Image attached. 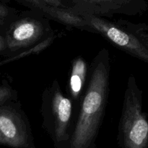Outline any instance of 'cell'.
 <instances>
[{"instance_id": "obj_14", "label": "cell", "mask_w": 148, "mask_h": 148, "mask_svg": "<svg viewBox=\"0 0 148 148\" xmlns=\"http://www.w3.org/2000/svg\"><path fill=\"white\" fill-rule=\"evenodd\" d=\"M6 50V44L4 38L0 35V51Z\"/></svg>"}, {"instance_id": "obj_16", "label": "cell", "mask_w": 148, "mask_h": 148, "mask_svg": "<svg viewBox=\"0 0 148 148\" xmlns=\"http://www.w3.org/2000/svg\"><path fill=\"white\" fill-rule=\"evenodd\" d=\"M4 1H10V0H4Z\"/></svg>"}, {"instance_id": "obj_6", "label": "cell", "mask_w": 148, "mask_h": 148, "mask_svg": "<svg viewBox=\"0 0 148 148\" xmlns=\"http://www.w3.org/2000/svg\"><path fill=\"white\" fill-rule=\"evenodd\" d=\"M68 7L76 12L99 17H113L116 14L141 15L147 10L145 0H64Z\"/></svg>"}, {"instance_id": "obj_1", "label": "cell", "mask_w": 148, "mask_h": 148, "mask_svg": "<svg viewBox=\"0 0 148 148\" xmlns=\"http://www.w3.org/2000/svg\"><path fill=\"white\" fill-rule=\"evenodd\" d=\"M109 77V52L103 49L92 62L89 84L66 148H96L97 137L108 100Z\"/></svg>"}, {"instance_id": "obj_10", "label": "cell", "mask_w": 148, "mask_h": 148, "mask_svg": "<svg viewBox=\"0 0 148 148\" xmlns=\"http://www.w3.org/2000/svg\"><path fill=\"white\" fill-rule=\"evenodd\" d=\"M115 22L119 25L135 36L148 50V24L145 23H134L122 19Z\"/></svg>"}, {"instance_id": "obj_8", "label": "cell", "mask_w": 148, "mask_h": 148, "mask_svg": "<svg viewBox=\"0 0 148 148\" xmlns=\"http://www.w3.org/2000/svg\"><path fill=\"white\" fill-rule=\"evenodd\" d=\"M38 12L48 19H51L66 25L88 31V26L83 18L69 7L63 8L53 6H45Z\"/></svg>"}, {"instance_id": "obj_5", "label": "cell", "mask_w": 148, "mask_h": 148, "mask_svg": "<svg viewBox=\"0 0 148 148\" xmlns=\"http://www.w3.org/2000/svg\"><path fill=\"white\" fill-rule=\"evenodd\" d=\"M77 13L85 20L88 32L102 35L123 51L148 64V50L135 36L119 25L116 22L91 14Z\"/></svg>"}, {"instance_id": "obj_4", "label": "cell", "mask_w": 148, "mask_h": 148, "mask_svg": "<svg viewBox=\"0 0 148 148\" xmlns=\"http://www.w3.org/2000/svg\"><path fill=\"white\" fill-rule=\"evenodd\" d=\"M49 19L36 11L29 10L17 14L6 32V49L17 51L29 49L45 40L51 33Z\"/></svg>"}, {"instance_id": "obj_11", "label": "cell", "mask_w": 148, "mask_h": 148, "mask_svg": "<svg viewBox=\"0 0 148 148\" xmlns=\"http://www.w3.org/2000/svg\"><path fill=\"white\" fill-rule=\"evenodd\" d=\"M20 4L27 7L29 10L38 12L45 6L67 8L68 6L64 0H15Z\"/></svg>"}, {"instance_id": "obj_15", "label": "cell", "mask_w": 148, "mask_h": 148, "mask_svg": "<svg viewBox=\"0 0 148 148\" xmlns=\"http://www.w3.org/2000/svg\"><path fill=\"white\" fill-rule=\"evenodd\" d=\"M29 148H36V147H35V146H34V145H32L30 146V147H29Z\"/></svg>"}, {"instance_id": "obj_9", "label": "cell", "mask_w": 148, "mask_h": 148, "mask_svg": "<svg viewBox=\"0 0 148 148\" xmlns=\"http://www.w3.org/2000/svg\"><path fill=\"white\" fill-rule=\"evenodd\" d=\"M87 71V64L81 56L74 59L69 81V91L73 99H77L83 91Z\"/></svg>"}, {"instance_id": "obj_2", "label": "cell", "mask_w": 148, "mask_h": 148, "mask_svg": "<svg viewBox=\"0 0 148 148\" xmlns=\"http://www.w3.org/2000/svg\"><path fill=\"white\" fill-rule=\"evenodd\" d=\"M120 148H148V116L143 111V90L130 75L119 125Z\"/></svg>"}, {"instance_id": "obj_7", "label": "cell", "mask_w": 148, "mask_h": 148, "mask_svg": "<svg viewBox=\"0 0 148 148\" xmlns=\"http://www.w3.org/2000/svg\"><path fill=\"white\" fill-rule=\"evenodd\" d=\"M0 145L12 148H29L33 145L25 117L12 106L0 107Z\"/></svg>"}, {"instance_id": "obj_13", "label": "cell", "mask_w": 148, "mask_h": 148, "mask_svg": "<svg viewBox=\"0 0 148 148\" xmlns=\"http://www.w3.org/2000/svg\"><path fill=\"white\" fill-rule=\"evenodd\" d=\"M14 91L7 85H0V107L10 101L14 96Z\"/></svg>"}, {"instance_id": "obj_12", "label": "cell", "mask_w": 148, "mask_h": 148, "mask_svg": "<svg viewBox=\"0 0 148 148\" xmlns=\"http://www.w3.org/2000/svg\"><path fill=\"white\" fill-rule=\"evenodd\" d=\"M17 14V10L12 7L0 4V25L5 24L7 22H11Z\"/></svg>"}, {"instance_id": "obj_3", "label": "cell", "mask_w": 148, "mask_h": 148, "mask_svg": "<svg viewBox=\"0 0 148 148\" xmlns=\"http://www.w3.org/2000/svg\"><path fill=\"white\" fill-rule=\"evenodd\" d=\"M43 127L53 140L56 148H66L71 133L72 102L65 96L56 80L44 92L42 104Z\"/></svg>"}]
</instances>
